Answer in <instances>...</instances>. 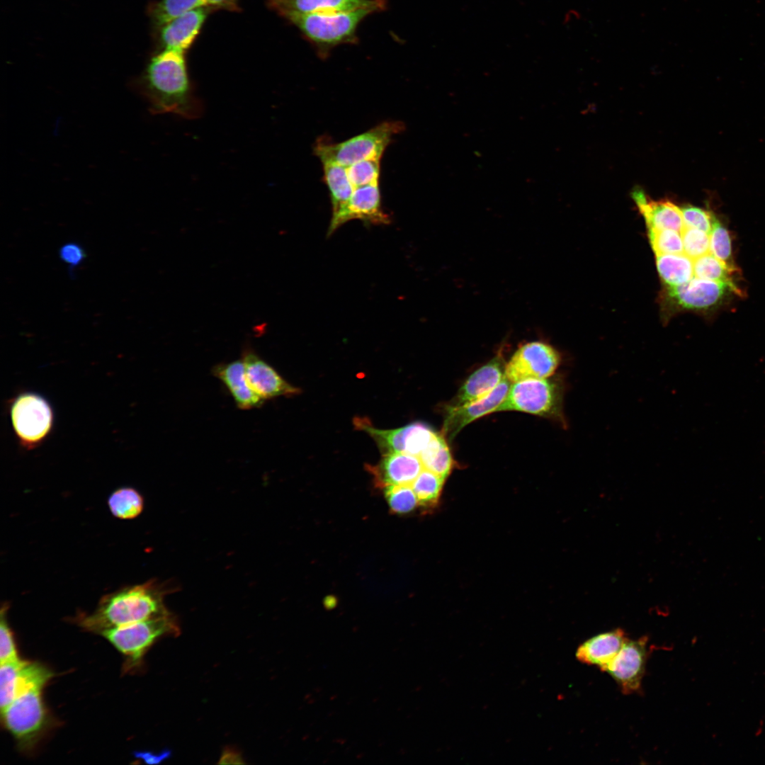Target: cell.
Returning a JSON list of instances; mask_svg holds the SVG:
<instances>
[{
	"label": "cell",
	"instance_id": "21",
	"mask_svg": "<svg viewBox=\"0 0 765 765\" xmlns=\"http://www.w3.org/2000/svg\"><path fill=\"white\" fill-rule=\"evenodd\" d=\"M632 198L647 229H667L681 232L685 227L681 208L669 200H652L640 188L633 191Z\"/></svg>",
	"mask_w": 765,
	"mask_h": 765
},
{
	"label": "cell",
	"instance_id": "22",
	"mask_svg": "<svg viewBox=\"0 0 765 765\" xmlns=\"http://www.w3.org/2000/svg\"><path fill=\"white\" fill-rule=\"evenodd\" d=\"M212 373L225 385L238 408L245 410L260 407L264 402L250 387L242 360L218 364L213 368Z\"/></svg>",
	"mask_w": 765,
	"mask_h": 765
},
{
	"label": "cell",
	"instance_id": "4",
	"mask_svg": "<svg viewBox=\"0 0 765 765\" xmlns=\"http://www.w3.org/2000/svg\"><path fill=\"white\" fill-rule=\"evenodd\" d=\"M404 130L400 121H385L370 130L341 142L321 137L314 153L321 162H329L348 167L370 159H381L393 137Z\"/></svg>",
	"mask_w": 765,
	"mask_h": 765
},
{
	"label": "cell",
	"instance_id": "23",
	"mask_svg": "<svg viewBox=\"0 0 765 765\" xmlns=\"http://www.w3.org/2000/svg\"><path fill=\"white\" fill-rule=\"evenodd\" d=\"M626 639L625 632L619 628L596 635L578 647L576 657L581 662L596 665L604 671Z\"/></svg>",
	"mask_w": 765,
	"mask_h": 765
},
{
	"label": "cell",
	"instance_id": "12",
	"mask_svg": "<svg viewBox=\"0 0 765 765\" xmlns=\"http://www.w3.org/2000/svg\"><path fill=\"white\" fill-rule=\"evenodd\" d=\"M647 638L626 639L606 672L616 681L623 693L640 691L647 658Z\"/></svg>",
	"mask_w": 765,
	"mask_h": 765
},
{
	"label": "cell",
	"instance_id": "20",
	"mask_svg": "<svg viewBox=\"0 0 765 765\" xmlns=\"http://www.w3.org/2000/svg\"><path fill=\"white\" fill-rule=\"evenodd\" d=\"M505 366L503 356L498 353L469 376L447 407H458L486 396L505 376Z\"/></svg>",
	"mask_w": 765,
	"mask_h": 765
},
{
	"label": "cell",
	"instance_id": "10",
	"mask_svg": "<svg viewBox=\"0 0 765 765\" xmlns=\"http://www.w3.org/2000/svg\"><path fill=\"white\" fill-rule=\"evenodd\" d=\"M355 425L374 439L382 454L404 453L419 456L435 435L429 425L421 421L395 429H377L363 419H356Z\"/></svg>",
	"mask_w": 765,
	"mask_h": 765
},
{
	"label": "cell",
	"instance_id": "30",
	"mask_svg": "<svg viewBox=\"0 0 765 765\" xmlns=\"http://www.w3.org/2000/svg\"><path fill=\"white\" fill-rule=\"evenodd\" d=\"M444 480L442 477L424 468L411 484L419 504L423 506L435 505L440 497Z\"/></svg>",
	"mask_w": 765,
	"mask_h": 765
},
{
	"label": "cell",
	"instance_id": "35",
	"mask_svg": "<svg viewBox=\"0 0 765 765\" xmlns=\"http://www.w3.org/2000/svg\"><path fill=\"white\" fill-rule=\"evenodd\" d=\"M684 253L694 260L710 251V236L704 231L684 227L681 232Z\"/></svg>",
	"mask_w": 765,
	"mask_h": 765
},
{
	"label": "cell",
	"instance_id": "34",
	"mask_svg": "<svg viewBox=\"0 0 765 765\" xmlns=\"http://www.w3.org/2000/svg\"><path fill=\"white\" fill-rule=\"evenodd\" d=\"M380 159H365L346 167L348 178L354 188L379 183Z\"/></svg>",
	"mask_w": 765,
	"mask_h": 765
},
{
	"label": "cell",
	"instance_id": "14",
	"mask_svg": "<svg viewBox=\"0 0 765 765\" xmlns=\"http://www.w3.org/2000/svg\"><path fill=\"white\" fill-rule=\"evenodd\" d=\"M242 360L250 387L264 401L280 396H293L300 392L298 388L284 380L251 347L244 348Z\"/></svg>",
	"mask_w": 765,
	"mask_h": 765
},
{
	"label": "cell",
	"instance_id": "17",
	"mask_svg": "<svg viewBox=\"0 0 765 765\" xmlns=\"http://www.w3.org/2000/svg\"><path fill=\"white\" fill-rule=\"evenodd\" d=\"M268 6L285 19L291 16L331 13L358 8L384 11L386 0H268Z\"/></svg>",
	"mask_w": 765,
	"mask_h": 765
},
{
	"label": "cell",
	"instance_id": "41",
	"mask_svg": "<svg viewBox=\"0 0 765 765\" xmlns=\"http://www.w3.org/2000/svg\"><path fill=\"white\" fill-rule=\"evenodd\" d=\"M220 764H243L239 754L232 750H226L219 761Z\"/></svg>",
	"mask_w": 765,
	"mask_h": 765
},
{
	"label": "cell",
	"instance_id": "18",
	"mask_svg": "<svg viewBox=\"0 0 765 765\" xmlns=\"http://www.w3.org/2000/svg\"><path fill=\"white\" fill-rule=\"evenodd\" d=\"M210 11L208 6L196 8L160 27L159 38L163 50L186 52L198 36Z\"/></svg>",
	"mask_w": 765,
	"mask_h": 765
},
{
	"label": "cell",
	"instance_id": "9",
	"mask_svg": "<svg viewBox=\"0 0 765 765\" xmlns=\"http://www.w3.org/2000/svg\"><path fill=\"white\" fill-rule=\"evenodd\" d=\"M561 363L560 353L540 341L520 346L505 366L504 375L511 382L551 377Z\"/></svg>",
	"mask_w": 765,
	"mask_h": 765
},
{
	"label": "cell",
	"instance_id": "37",
	"mask_svg": "<svg viewBox=\"0 0 765 765\" xmlns=\"http://www.w3.org/2000/svg\"><path fill=\"white\" fill-rule=\"evenodd\" d=\"M7 604L2 606L0 621V663L13 662L18 658L13 635L6 620Z\"/></svg>",
	"mask_w": 765,
	"mask_h": 765
},
{
	"label": "cell",
	"instance_id": "33",
	"mask_svg": "<svg viewBox=\"0 0 765 765\" xmlns=\"http://www.w3.org/2000/svg\"><path fill=\"white\" fill-rule=\"evenodd\" d=\"M647 234L652 248L656 255L684 252L681 232L667 229H647Z\"/></svg>",
	"mask_w": 765,
	"mask_h": 765
},
{
	"label": "cell",
	"instance_id": "29",
	"mask_svg": "<svg viewBox=\"0 0 765 765\" xmlns=\"http://www.w3.org/2000/svg\"><path fill=\"white\" fill-rule=\"evenodd\" d=\"M737 270L729 268L723 262L707 253L693 260V272L696 277L727 284L735 288L732 275Z\"/></svg>",
	"mask_w": 765,
	"mask_h": 765
},
{
	"label": "cell",
	"instance_id": "38",
	"mask_svg": "<svg viewBox=\"0 0 765 765\" xmlns=\"http://www.w3.org/2000/svg\"><path fill=\"white\" fill-rule=\"evenodd\" d=\"M61 260L71 267L78 266L85 259L86 253L83 247L76 242L63 244L59 251Z\"/></svg>",
	"mask_w": 765,
	"mask_h": 765
},
{
	"label": "cell",
	"instance_id": "36",
	"mask_svg": "<svg viewBox=\"0 0 765 765\" xmlns=\"http://www.w3.org/2000/svg\"><path fill=\"white\" fill-rule=\"evenodd\" d=\"M686 227L695 228L709 234L715 217L706 210L691 205L680 208Z\"/></svg>",
	"mask_w": 765,
	"mask_h": 765
},
{
	"label": "cell",
	"instance_id": "40",
	"mask_svg": "<svg viewBox=\"0 0 765 765\" xmlns=\"http://www.w3.org/2000/svg\"><path fill=\"white\" fill-rule=\"evenodd\" d=\"M206 6L212 10L238 11V0H205Z\"/></svg>",
	"mask_w": 765,
	"mask_h": 765
},
{
	"label": "cell",
	"instance_id": "24",
	"mask_svg": "<svg viewBox=\"0 0 765 765\" xmlns=\"http://www.w3.org/2000/svg\"><path fill=\"white\" fill-rule=\"evenodd\" d=\"M656 264L658 273L668 288L684 284L694 275L693 260L684 253L656 255Z\"/></svg>",
	"mask_w": 765,
	"mask_h": 765
},
{
	"label": "cell",
	"instance_id": "6",
	"mask_svg": "<svg viewBox=\"0 0 765 765\" xmlns=\"http://www.w3.org/2000/svg\"><path fill=\"white\" fill-rule=\"evenodd\" d=\"M128 657V667L140 664L144 654L159 637L178 634V628L169 612L100 633Z\"/></svg>",
	"mask_w": 765,
	"mask_h": 765
},
{
	"label": "cell",
	"instance_id": "5",
	"mask_svg": "<svg viewBox=\"0 0 765 765\" xmlns=\"http://www.w3.org/2000/svg\"><path fill=\"white\" fill-rule=\"evenodd\" d=\"M565 385L560 378L526 379L513 382L497 409L518 411L552 419L566 426L563 412Z\"/></svg>",
	"mask_w": 765,
	"mask_h": 765
},
{
	"label": "cell",
	"instance_id": "25",
	"mask_svg": "<svg viewBox=\"0 0 765 765\" xmlns=\"http://www.w3.org/2000/svg\"><path fill=\"white\" fill-rule=\"evenodd\" d=\"M322 164L323 179L329 190L333 213L349 200L355 188L346 166L329 162Z\"/></svg>",
	"mask_w": 765,
	"mask_h": 765
},
{
	"label": "cell",
	"instance_id": "13",
	"mask_svg": "<svg viewBox=\"0 0 765 765\" xmlns=\"http://www.w3.org/2000/svg\"><path fill=\"white\" fill-rule=\"evenodd\" d=\"M510 382L504 376L497 386L482 398L458 407H447L443 434L452 441L470 423L486 414L496 412L509 391Z\"/></svg>",
	"mask_w": 765,
	"mask_h": 765
},
{
	"label": "cell",
	"instance_id": "8",
	"mask_svg": "<svg viewBox=\"0 0 765 765\" xmlns=\"http://www.w3.org/2000/svg\"><path fill=\"white\" fill-rule=\"evenodd\" d=\"M13 431L20 444L26 449L39 446L50 434L54 413L49 402L33 392L16 396L10 406Z\"/></svg>",
	"mask_w": 765,
	"mask_h": 765
},
{
	"label": "cell",
	"instance_id": "3",
	"mask_svg": "<svg viewBox=\"0 0 765 765\" xmlns=\"http://www.w3.org/2000/svg\"><path fill=\"white\" fill-rule=\"evenodd\" d=\"M377 12L372 8L295 15L286 19L293 24L324 58L335 47L343 44H356L357 29L368 16Z\"/></svg>",
	"mask_w": 765,
	"mask_h": 765
},
{
	"label": "cell",
	"instance_id": "16",
	"mask_svg": "<svg viewBox=\"0 0 765 765\" xmlns=\"http://www.w3.org/2000/svg\"><path fill=\"white\" fill-rule=\"evenodd\" d=\"M728 292L740 290L725 283L693 277L684 284L668 288L667 295L680 307L705 310L718 304Z\"/></svg>",
	"mask_w": 765,
	"mask_h": 765
},
{
	"label": "cell",
	"instance_id": "7",
	"mask_svg": "<svg viewBox=\"0 0 765 765\" xmlns=\"http://www.w3.org/2000/svg\"><path fill=\"white\" fill-rule=\"evenodd\" d=\"M44 686L27 688L1 711L6 727L23 749L33 747L47 725V715L41 696Z\"/></svg>",
	"mask_w": 765,
	"mask_h": 765
},
{
	"label": "cell",
	"instance_id": "19",
	"mask_svg": "<svg viewBox=\"0 0 765 765\" xmlns=\"http://www.w3.org/2000/svg\"><path fill=\"white\" fill-rule=\"evenodd\" d=\"M380 487L390 485H411L424 469L419 456L404 453L382 454L375 466L368 465Z\"/></svg>",
	"mask_w": 765,
	"mask_h": 765
},
{
	"label": "cell",
	"instance_id": "39",
	"mask_svg": "<svg viewBox=\"0 0 765 765\" xmlns=\"http://www.w3.org/2000/svg\"><path fill=\"white\" fill-rule=\"evenodd\" d=\"M171 752L169 749H163L157 753L149 751H140L134 753L135 758L142 760L147 764H160L164 760L168 759L171 756Z\"/></svg>",
	"mask_w": 765,
	"mask_h": 765
},
{
	"label": "cell",
	"instance_id": "26",
	"mask_svg": "<svg viewBox=\"0 0 765 765\" xmlns=\"http://www.w3.org/2000/svg\"><path fill=\"white\" fill-rule=\"evenodd\" d=\"M424 468L446 478L453 466V459L443 434L436 433L419 456Z\"/></svg>",
	"mask_w": 765,
	"mask_h": 765
},
{
	"label": "cell",
	"instance_id": "1",
	"mask_svg": "<svg viewBox=\"0 0 765 765\" xmlns=\"http://www.w3.org/2000/svg\"><path fill=\"white\" fill-rule=\"evenodd\" d=\"M142 92L156 114L195 119L203 103L190 79L185 52L164 49L150 60L142 81Z\"/></svg>",
	"mask_w": 765,
	"mask_h": 765
},
{
	"label": "cell",
	"instance_id": "15",
	"mask_svg": "<svg viewBox=\"0 0 765 765\" xmlns=\"http://www.w3.org/2000/svg\"><path fill=\"white\" fill-rule=\"evenodd\" d=\"M52 675L48 669L39 663L18 659L1 664V711L27 688L35 684L45 685Z\"/></svg>",
	"mask_w": 765,
	"mask_h": 765
},
{
	"label": "cell",
	"instance_id": "27",
	"mask_svg": "<svg viewBox=\"0 0 765 765\" xmlns=\"http://www.w3.org/2000/svg\"><path fill=\"white\" fill-rule=\"evenodd\" d=\"M108 504L114 516L121 519H131L141 514L144 501L136 489L125 487L114 491L108 498Z\"/></svg>",
	"mask_w": 765,
	"mask_h": 765
},
{
	"label": "cell",
	"instance_id": "32",
	"mask_svg": "<svg viewBox=\"0 0 765 765\" xmlns=\"http://www.w3.org/2000/svg\"><path fill=\"white\" fill-rule=\"evenodd\" d=\"M710 236V252L729 268L737 270L732 254L730 232L717 219H714Z\"/></svg>",
	"mask_w": 765,
	"mask_h": 765
},
{
	"label": "cell",
	"instance_id": "11",
	"mask_svg": "<svg viewBox=\"0 0 765 765\" xmlns=\"http://www.w3.org/2000/svg\"><path fill=\"white\" fill-rule=\"evenodd\" d=\"M370 225H388L391 217L382 207L379 183L356 188L349 200L332 213L327 236L352 220Z\"/></svg>",
	"mask_w": 765,
	"mask_h": 765
},
{
	"label": "cell",
	"instance_id": "31",
	"mask_svg": "<svg viewBox=\"0 0 765 765\" xmlns=\"http://www.w3.org/2000/svg\"><path fill=\"white\" fill-rule=\"evenodd\" d=\"M383 489L388 506L395 514H408L419 504L417 497L409 484L390 485Z\"/></svg>",
	"mask_w": 765,
	"mask_h": 765
},
{
	"label": "cell",
	"instance_id": "28",
	"mask_svg": "<svg viewBox=\"0 0 765 765\" xmlns=\"http://www.w3.org/2000/svg\"><path fill=\"white\" fill-rule=\"evenodd\" d=\"M203 6H206L205 0H161L149 6V13L159 28L172 19Z\"/></svg>",
	"mask_w": 765,
	"mask_h": 765
},
{
	"label": "cell",
	"instance_id": "2",
	"mask_svg": "<svg viewBox=\"0 0 765 765\" xmlns=\"http://www.w3.org/2000/svg\"><path fill=\"white\" fill-rule=\"evenodd\" d=\"M166 589L152 580L130 586L102 597L96 609L78 617L85 629L98 632L142 621L167 612L164 605Z\"/></svg>",
	"mask_w": 765,
	"mask_h": 765
}]
</instances>
